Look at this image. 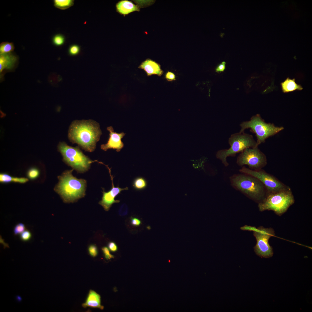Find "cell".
<instances>
[{
  "label": "cell",
  "instance_id": "obj_14",
  "mask_svg": "<svg viewBox=\"0 0 312 312\" xmlns=\"http://www.w3.org/2000/svg\"><path fill=\"white\" fill-rule=\"evenodd\" d=\"M82 306L84 308L89 307L101 309L104 308L103 306L101 305L100 295L92 290L89 291L85 302L82 304Z\"/></svg>",
  "mask_w": 312,
  "mask_h": 312
},
{
  "label": "cell",
  "instance_id": "obj_27",
  "mask_svg": "<svg viewBox=\"0 0 312 312\" xmlns=\"http://www.w3.org/2000/svg\"><path fill=\"white\" fill-rule=\"evenodd\" d=\"M89 255L92 257H96L98 254V250L96 246L94 244L90 245L88 248Z\"/></svg>",
  "mask_w": 312,
  "mask_h": 312
},
{
  "label": "cell",
  "instance_id": "obj_34",
  "mask_svg": "<svg viewBox=\"0 0 312 312\" xmlns=\"http://www.w3.org/2000/svg\"><path fill=\"white\" fill-rule=\"evenodd\" d=\"M0 243L3 244L4 248H9L8 244L5 242L4 240L2 238L1 236L0 237Z\"/></svg>",
  "mask_w": 312,
  "mask_h": 312
},
{
  "label": "cell",
  "instance_id": "obj_19",
  "mask_svg": "<svg viewBox=\"0 0 312 312\" xmlns=\"http://www.w3.org/2000/svg\"><path fill=\"white\" fill-rule=\"evenodd\" d=\"M147 182L144 178L139 177L134 179L132 182L133 188L136 190L140 191L145 189L147 186Z\"/></svg>",
  "mask_w": 312,
  "mask_h": 312
},
{
  "label": "cell",
  "instance_id": "obj_16",
  "mask_svg": "<svg viewBox=\"0 0 312 312\" xmlns=\"http://www.w3.org/2000/svg\"><path fill=\"white\" fill-rule=\"evenodd\" d=\"M117 12L124 15L135 11H139L138 7L130 1L123 0L119 2L116 5Z\"/></svg>",
  "mask_w": 312,
  "mask_h": 312
},
{
  "label": "cell",
  "instance_id": "obj_7",
  "mask_svg": "<svg viewBox=\"0 0 312 312\" xmlns=\"http://www.w3.org/2000/svg\"><path fill=\"white\" fill-rule=\"evenodd\" d=\"M63 161L78 173H83L90 168V164L94 162L84 155L78 147H73L64 142H60L57 146Z\"/></svg>",
  "mask_w": 312,
  "mask_h": 312
},
{
  "label": "cell",
  "instance_id": "obj_28",
  "mask_svg": "<svg viewBox=\"0 0 312 312\" xmlns=\"http://www.w3.org/2000/svg\"><path fill=\"white\" fill-rule=\"evenodd\" d=\"M128 211V209L127 205L123 204L120 207L118 211V213L120 216H125L127 215Z\"/></svg>",
  "mask_w": 312,
  "mask_h": 312
},
{
  "label": "cell",
  "instance_id": "obj_4",
  "mask_svg": "<svg viewBox=\"0 0 312 312\" xmlns=\"http://www.w3.org/2000/svg\"><path fill=\"white\" fill-rule=\"evenodd\" d=\"M295 202L294 196L290 187L275 192L268 194L265 198L258 203L259 211L271 210L281 216L285 213Z\"/></svg>",
  "mask_w": 312,
  "mask_h": 312
},
{
  "label": "cell",
  "instance_id": "obj_30",
  "mask_svg": "<svg viewBox=\"0 0 312 312\" xmlns=\"http://www.w3.org/2000/svg\"><path fill=\"white\" fill-rule=\"evenodd\" d=\"M130 223L132 226H138L140 225L141 222L138 218L131 217L130 218Z\"/></svg>",
  "mask_w": 312,
  "mask_h": 312
},
{
  "label": "cell",
  "instance_id": "obj_2",
  "mask_svg": "<svg viewBox=\"0 0 312 312\" xmlns=\"http://www.w3.org/2000/svg\"><path fill=\"white\" fill-rule=\"evenodd\" d=\"M73 169L64 171L58 177L59 182L54 190L65 203H74L85 195L86 181L73 176Z\"/></svg>",
  "mask_w": 312,
  "mask_h": 312
},
{
  "label": "cell",
  "instance_id": "obj_3",
  "mask_svg": "<svg viewBox=\"0 0 312 312\" xmlns=\"http://www.w3.org/2000/svg\"><path fill=\"white\" fill-rule=\"evenodd\" d=\"M229 179L234 188L258 203L267 194L263 184L258 179L250 175L242 173L234 174L230 177Z\"/></svg>",
  "mask_w": 312,
  "mask_h": 312
},
{
  "label": "cell",
  "instance_id": "obj_17",
  "mask_svg": "<svg viewBox=\"0 0 312 312\" xmlns=\"http://www.w3.org/2000/svg\"><path fill=\"white\" fill-rule=\"evenodd\" d=\"M282 91L284 93H287L295 90H301L303 88L300 85L295 82V79H291L287 77L284 81L281 83Z\"/></svg>",
  "mask_w": 312,
  "mask_h": 312
},
{
  "label": "cell",
  "instance_id": "obj_31",
  "mask_svg": "<svg viewBox=\"0 0 312 312\" xmlns=\"http://www.w3.org/2000/svg\"><path fill=\"white\" fill-rule=\"evenodd\" d=\"M108 246L109 250L112 252L116 251L118 249V247L116 244L113 242H110L108 244Z\"/></svg>",
  "mask_w": 312,
  "mask_h": 312
},
{
  "label": "cell",
  "instance_id": "obj_29",
  "mask_svg": "<svg viewBox=\"0 0 312 312\" xmlns=\"http://www.w3.org/2000/svg\"><path fill=\"white\" fill-rule=\"evenodd\" d=\"M102 250L105 258L107 260L110 259L114 258V256L111 254L109 249L106 246L102 248Z\"/></svg>",
  "mask_w": 312,
  "mask_h": 312
},
{
  "label": "cell",
  "instance_id": "obj_21",
  "mask_svg": "<svg viewBox=\"0 0 312 312\" xmlns=\"http://www.w3.org/2000/svg\"><path fill=\"white\" fill-rule=\"evenodd\" d=\"M14 47L13 43L8 42H3L0 45V54H2L10 53L14 51Z\"/></svg>",
  "mask_w": 312,
  "mask_h": 312
},
{
  "label": "cell",
  "instance_id": "obj_33",
  "mask_svg": "<svg viewBox=\"0 0 312 312\" xmlns=\"http://www.w3.org/2000/svg\"><path fill=\"white\" fill-rule=\"evenodd\" d=\"M226 62H222L219 64L216 68V70L217 71H222L224 70L225 68Z\"/></svg>",
  "mask_w": 312,
  "mask_h": 312
},
{
  "label": "cell",
  "instance_id": "obj_35",
  "mask_svg": "<svg viewBox=\"0 0 312 312\" xmlns=\"http://www.w3.org/2000/svg\"><path fill=\"white\" fill-rule=\"evenodd\" d=\"M21 298L19 296H18L17 297V299L18 300L21 301Z\"/></svg>",
  "mask_w": 312,
  "mask_h": 312
},
{
  "label": "cell",
  "instance_id": "obj_32",
  "mask_svg": "<svg viewBox=\"0 0 312 312\" xmlns=\"http://www.w3.org/2000/svg\"><path fill=\"white\" fill-rule=\"evenodd\" d=\"M165 78L168 81H172L176 79L175 74L169 71L166 73Z\"/></svg>",
  "mask_w": 312,
  "mask_h": 312
},
{
  "label": "cell",
  "instance_id": "obj_8",
  "mask_svg": "<svg viewBox=\"0 0 312 312\" xmlns=\"http://www.w3.org/2000/svg\"><path fill=\"white\" fill-rule=\"evenodd\" d=\"M250 231H253V235L257 240L256 245L254 247L256 254L261 258L272 257L273 252L268 241L271 237L275 235L274 230L271 228H265L261 226L257 228L251 226Z\"/></svg>",
  "mask_w": 312,
  "mask_h": 312
},
{
  "label": "cell",
  "instance_id": "obj_9",
  "mask_svg": "<svg viewBox=\"0 0 312 312\" xmlns=\"http://www.w3.org/2000/svg\"><path fill=\"white\" fill-rule=\"evenodd\" d=\"M236 163L239 166L246 165L251 169L256 170L262 169L267 162L265 155L258 146L246 148L241 152L237 157Z\"/></svg>",
  "mask_w": 312,
  "mask_h": 312
},
{
  "label": "cell",
  "instance_id": "obj_13",
  "mask_svg": "<svg viewBox=\"0 0 312 312\" xmlns=\"http://www.w3.org/2000/svg\"><path fill=\"white\" fill-rule=\"evenodd\" d=\"M138 68L144 69L148 76L156 75L160 76L164 72L159 64L150 59H147L143 62Z\"/></svg>",
  "mask_w": 312,
  "mask_h": 312
},
{
  "label": "cell",
  "instance_id": "obj_11",
  "mask_svg": "<svg viewBox=\"0 0 312 312\" xmlns=\"http://www.w3.org/2000/svg\"><path fill=\"white\" fill-rule=\"evenodd\" d=\"M104 164L106 166L109 170L112 182V187L111 189L107 192H105L104 188H102L103 190L102 192L103 196L102 200L99 201V203L102 206L105 211H108L113 204L120 202L119 200H115V197L120 194L122 191L128 190V188L126 187L123 188H121L119 187L118 185L115 187L113 181V177L111 174V169L107 165Z\"/></svg>",
  "mask_w": 312,
  "mask_h": 312
},
{
  "label": "cell",
  "instance_id": "obj_24",
  "mask_svg": "<svg viewBox=\"0 0 312 312\" xmlns=\"http://www.w3.org/2000/svg\"><path fill=\"white\" fill-rule=\"evenodd\" d=\"M25 226L24 224L22 223H19L16 224L14 228V233L15 235L21 234L25 230Z\"/></svg>",
  "mask_w": 312,
  "mask_h": 312
},
{
  "label": "cell",
  "instance_id": "obj_23",
  "mask_svg": "<svg viewBox=\"0 0 312 312\" xmlns=\"http://www.w3.org/2000/svg\"><path fill=\"white\" fill-rule=\"evenodd\" d=\"M65 41V38L64 36L61 34L55 35L53 38V42L54 44L57 46H60L63 44Z\"/></svg>",
  "mask_w": 312,
  "mask_h": 312
},
{
  "label": "cell",
  "instance_id": "obj_1",
  "mask_svg": "<svg viewBox=\"0 0 312 312\" xmlns=\"http://www.w3.org/2000/svg\"><path fill=\"white\" fill-rule=\"evenodd\" d=\"M102 132L99 124L92 120H76L71 124L68 137L73 143H77L86 151L95 149Z\"/></svg>",
  "mask_w": 312,
  "mask_h": 312
},
{
  "label": "cell",
  "instance_id": "obj_20",
  "mask_svg": "<svg viewBox=\"0 0 312 312\" xmlns=\"http://www.w3.org/2000/svg\"><path fill=\"white\" fill-rule=\"evenodd\" d=\"M53 2L54 6L61 10L68 9L74 4V0H55Z\"/></svg>",
  "mask_w": 312,
  "mask_h": 312
},
{
  "label": "cell",
  "instance_id": "obj_22",
  "mask_svg": "<svg viewBox=\"0 0 312 312\" xmlns=\"http://www.w3.org/2000/svg\"><path fill=\"white\" fill-rule=\"evenodd\" d=\"M40 174L38 169L36 168H32L27 172V175L31 179H34L38 177Z\"/></svg>",
  "mask_w": 312,
  "mask_h": 312
},
{
  "label": "cell",
  "instance_id": "obj_18",
  "mask_svg": "<svg viewBox=\"0 0 312 312\" xmlns=\"http://www.w3.org/2000/svg\"><path fill=\"white\" fill-rule=\"evenodd\" d=\"M28 181L27 178L14 177L6 173H1L0 174V181L1 183L14 182L23 183L26 182Z\"/></svg>",
  "mask_w": 312,
  "mask_h": 312
},
{
  "label": "cell",
  "instance_id": "obj_12",
  "mask_svg": "<svg viewBox=\"0 0 312 312\" xmlns=\"http://www.w3.org/2000/svg\"><path fill=\"white\" fill-rule=\"evenodd\" d=\"M107 129L109 132V137L106 144L101 145V149L106 151L109 149H113L116 150L118 152H120L124 146L121 139L125 135V133L123 132L120 133L114 132L113 128L111 126L107 127Z\"/></svg>",
  "mask_w": 312,
  "mask_h": 312
},
{
  "label": "cell",
  "instance_id": "obj_10",
  "mask_svg": "<svg viewBox=\"0 0 312 312\" xmlns=\"http://www.w3.org/2000/svg\"><path fill=\"white\" fill-rule=\"evenodd\" d=\"M239 171L241 173L250 175L258 179L265 187L267 194L285 190L289 187L274 176L262 169L253 170L243 166Z\"/></svg>",
  "mask_w": 312,
  "mask_h": 312
},
{
  "label": "cell",
  "instance_id": "obj_26",
  "mask_svg": "<svg viewBox=\"0 0 312 312\" xmlns=\"http://www.w3.org/2000/svg\"><path fill=\"white\" fill-rule=\"evenodd\" d=\"M80 51V47L77 45L71 46L68 49V53L70 55L74 56L78 54Z\"/></svg>",
  "mask_w": 312,
  "mask_h": 312
},
{
  "label": "cell",
  "instance_id": "obj_25",
  "mask_svg": "<svg viewBox=\"0 0 312 312\" xmlns=\"http://www.w3.org/2000/svg\"><path fill=\"white\" fill-rule=\"evenodd\" d=\"M32 237L31 232L28 230H26L22 232L20 235V239L23 242H26L30 240Z\"/></svg>",
  "mask_w": 312,
  "mask_h": 312
},
{
  "label": "cell",
  "instance_id": "obj_6",
  "mask_svg": "<svg viewBox=\"0 0 312 312\" xmlns=\"http://www.w3.org/2000/svg\"><path fill=\"white\" fill-rule=\"evenodd\" d=\"M240 126V132H244L245 130L250 129L251 132L255 134L257 146L265 142L267 139L284 129L283 127L276 126L273 123L266 122L259 114L252 116L249 120L242 122Z\"/></svg>",
  "mask_w": 312,
  "mask_h": 312
},
{
  "label": "cell",
  "instance_id": "obj_5",
  "mask_svg": "<svg viewBox=\"0 0 312 312\" xmlns=\"http://www.w3.org/2000/svg\"><path fill=\"white\" fill-rule=\"evenodd\" d=\"M228 142L230 146L228 149L219 150L216 154V158L220 160L226 167L229 164L227 161L228 157H235L236 154L241 153L249 148L258 147L257 142L251 135L244 132L235 133L231 135Z\"/></svg>",
  "mask_w": 312,
  "mask_h": 312
},
{
  "label": "cell",
  "instance_id": "obj_15",
  "mask_svg": "<svg viewBox=\"0 0 312 312\" xmlns=\"http://www.w3.org/2000/svg\"><path fill=\"white\" fill-rule=\"evenodd\" d=\"M17 60L15 55L10 53L1 54L0 55V71L5 69L13 68Z\"/></svg>",
  "mask_w": 312,
  "mask_h": 312
}]
</instances>
